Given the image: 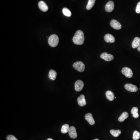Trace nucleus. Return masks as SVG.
<instances>
[{
	"instance_id": "26",
	"label": "nucleus",
	"mask_w": 140,
	"mask_h": 140,
	"mask_svg": "<svg viewBox=\"0 0 140 140\" xmlns=\"http://www.w3.org/2000/svg\"><path fill=\"white\" fill-rule=\"evenodd\" d=\"M136 11L137 13L140 14V2L138 3L136 8Z\"/></svg>"
},
{
	"instance_id": "20",
	"label": "nucleus",
	"mask_w": 140,
	"mask_h": 140,
	"mask_svg": "<svg viewBox=\"0 0 140 140\" xmlns=\"http://www.w3.org/2000/svg\"><path fill=\"white\" fill-rule=\"evenodd\" d=\"M69 129L70 127L69 125L67 124H65L62 126L61 131V133L63 134H66L69 132Z\"/></svg>"
},
{
	"instance_id": "14",
	"label": "nucleus",
	"mask_w": 140,
	"mask_h": 140,
	"mask_svg": "<svg viewBox=\"0 0 140 140\" xmlns=\"http://www.w3.org/2000/svg\"><path fill=\"white\" fill-rule=\"evenodd\" d=\"M104 40L108 43H113L115 41L114 37L112 35L109 33L106 34L104 36Z\"/></svg>"
},
{
	"instance_id": "27",
	"label": "nucleus",
	"mask_w": 140,
	"mask_h": 140,
	"mask_svg": "<svg viewBox=\"0 0 140 140\" xmlns=\"http://www.w3.org/2000/svg\"><path fill=\"white\" fill-rule=\"evenodd\" d=\"M138 50L139 52H140V46H139V47L138 48Z\"/></svg>"
},
{
	"instance_id": "17",
	"label": "nucleus",
	"mask_w": 140,
	"mask_h": 140,
	"mask_svg": "<svg viewBox=\"0 0 140 140\" xmlns=\"http://www.w3.org/2000/svg\"><path fill=\"white\" fill-rule=\"evenodd\" d=\"M131 114H132L133 117L135 118H137L139 117L138 114V109L137 107L132 108L131 111Z\"/></svg>"
},
{
	"instance_id": "1",
	"label": "nucleus",
	"mask_w": 140,
	"mask_h": 140,
	"mask_svg": "<svg viewBox=\"0 0 140 140\" xmlns=\"http://www.w3.org/2000/svg\"><path fill=\"white\" fill-rule=\"evenodd\" d=\"M72 41L76 45H81L83 44L84 41V36L82 31L78 30L76 31L73 37Z\"/></svg>"
},
{
	"instance_id": "19",
	"label": "nucleus",
	"mask_w": 140,
	"mask_h": 140,
	"mask_svg": "<svg viewBox=\"0 0 140 140\" xmlns=\"http://www.w3.org/2000/svg\"><path fill=\"white\" fill-rule=\"evenodd\" d=\"M57 76V73L54 70H51L49 72V77L50 79L55 80Z\"/></svg>"
},
{
	"instance_id": "4",
	"label": "nucleus",
	"mask_w": 140,
	"mask_h": 140,
	"mask_svg": "<svg viewBox=\"0 0 140 140\" xmlns=\"http://www.w3.org/2000/svg\"><path fill=\"white\" fill-rule=\"evenodd\" d=\"M122 73L127 78H132L133 76V73L132 70L130 68H128L127 67H125L122 69L121 71Z\"/></svg>"
},
{
	"instance_id": "3",
	"label": "nucleus",
	"mask_w": 140,
	"mask_h": 140,
	"mask_svg": "<svg viewBox=\"0 0 140 140\" xmlns=\"http://www.w3.org/2000/svg\"><path fill=\"white\" fill-rule=\"evenodd\" d=\"M73 67L75 69L80 72H83L85 69V65L82 61H77L74 63Z\"/></svg>"
},
{
	"instance_id": "13",
	"label": "nucleus",
	"mask_w": 140,
	"mask_h": 140,
	"mask_svg": "<svg viewBox=\"0 0 140 140\" xmlns=\"http://www.w3.org/2000/svg\"><path fill=\"white\" fill-rule=\"evenodd\" d=\"M85 119L89 124L91 125H93L95 124V121L93 119V117L92 116V114L90 113H88L85 115Z\"/></svg>"
},
{
	"instance_id": "5",
	"label": "nucleus",
	"mask_w": 140,
	"mask_h": 140,
	"mask_svg": "<svg viewBox=\"0 0 140 140\" xmlns=\"http://www.w3.org/2000/svg\"><path fill=\"white\" fill-rule=\"evenodd\" d=\"M125 88L128 91L130 92H135L138 91V87L136 85L132 84H126L125 85Z\"/></svg>"
},
{
	"instance_id": "28",
	"label": "nucleus",
	"mask_w": 140,
	"mask_h": 140,
	"mask_svg": "<svg viewBox=\"0 0 140 140\" xmlns=\"http://www.w3.org/2000/svg\"><path fill=\"white\" fill-rule=\"evenodd\" d=\"M47 140H53V139H52L49 138L48 139H47Z\"/></svg>"
},
{
	"instance_id": "9",
	"label": "nucleus",
	"mask_w": 140,
	"mask_h": 140,
	"mask_svg": "<svg viewBox=\"0 0 140 140\" xmlns=\"http://www.w3.org/2000/svg\"><path fill=\"white\" fill-rule=\"evenodd\" d=\"M110 25L113 28L116 30H120L122 27L121 24L115 20H111L110 22Z\"/></svg>"
},
{
	"instance_id": "10",
	"label": "nucleus",
	"mask_w": 140,
	"mask_h": 140,
	"mask_svg": "<svg viewBox=\"0 0 140 140\" xmlns=\"http://www.w3.org/2000/svg\"><path fill=\"white\" fill-rule=\"evenodd\" d=\"M69 134L70 138L72 139H76L77 138V134L76 129L74 126H71L70 127L69 131Z\"/></svg>"
},
{
	"instance_id": "30",
	"label": "nucleus",
	"mask_w": 140,
	"mask_h": 140,
	"mask_svg": "<svg viewBox=\"0 0 140 140\" xmlns=\"http://www.w3.org/2000/svg\"><path fill=\"white\" fill-rule=\"evenodd\" d=\"M114 98L115 99H116V97H115Z\"/></svg>"
},
{
	"instance_id": "15",
	"label": "nucleus",
	"mask_w": 140,
	"mask_h": 140,
	"mask_svg": "<svg viewBox=\"0 0 140 140\" xmlns=\"http://www.w3.org/2000/svg\"><path fill=\"white\" fill-rule=\"evenodd\" d=\"M140 46V38L136 37L132 43V47L133 48H138Z\"/></svg>"
},
{
	"instance_id": "22",
	"label": "nucleus",
	"mask_w": 140,
	"mask_h": 140,
	"mask_svg": "<svg viewBox=\"0 0 140 140\" xmlns=\"http://www.w3.org/2000/svg\"><path fill=\"white\" fill-rule=\"evenodd\" d=\"M63 13L64 15L65 16H67V17H71L72 15L71 12L69 9H68V8H63L62 10Z\"/></svg>"
},
{
	"instance_id": "6",
	"label": "nucleus",
	"mask_w": 140,
	"mask_h": 140,
	"mask_svg": "<svg viewBox=\"0 0 140 140\" xmlns=\"http://www.w3.org/2000/svg\"><path fill=\"white\" fill-rule=\"evenodd\" d=\"M75 89L77 91L82 90L84 87V83L80 80L77 81L75 83Z\"/></svg>"
},
{
	"instance_id": "7",
	"label": "nucleus",
	"mask_w": 140,
	"mask_h": 140,
	"mask_svg": "<svg viewBox=\"0 0 140 140\" xmlns=\"http://www.w3.org/2000/svg\"><path fill=\"white\" fill-rule=\"evenodd\" d=\"M100 57L106 61H110L113 60L114 58V56L110 54H108L107 53H104L100 55Z\"/></svg>"
},
{
	"instance_id": "21",
	"label": "nucleus",
	"mask_w": 140,
	"mask_h": 140,
	"mask_svg": "<svg viewBox=\"0 0 140 140\" xmlns=\"http://www.w3.org/2000/svg\"><path fill=\"white\" fill-rule=\"evenodd\" d=\"M95 0H89L86 6V9L87 10H90L95 5Z\"/></svg>"
},
{
	"instance_id": "24",
	"label": "nucleus",
	"mask_w": 140,
	"mask_h": 140,
	"mask_svg": "<svg viewBox=\"0 0 140 140\" xmlns=\"http://www.w3.org/2000/svg\"><path fill=\"white\" fill-rule=\"evenodd\" d=\"M140 138V133L137 130L134 131L133 139L134 140H138Z\"/></svg>"
},
{
	"instance_id": "11",
	"label": "nucleus",
	"mask_w": 140,
	"mask_h": 140,
	"mask_svg": "<svg viewBox=\"0 0 140 140\" xmlns=\"http://www.w3.org/2000/svg\"><path fill=\"white\" fill-rule=\"evenodd\" d=\"M38 6L41 11L43 12H46L48 10V7L45 2L41 1L38 3Z\"/></svg>"
},
{
	"instance_id": "2",
	"label": "nucleus",
	"mask_w": 140,
	"mask_h": 140,
	"mask_svg": "<svg viewBox=\"0 0 140 140\" xmlns=\"http://www.w3.org/2000/svg\"><path fill=\"white\" fill-rule=\"evenodd\" d=\"M48 44L52 47H55L58 45L59 43L58 37L56 34H53L48 39Z\"/></svg>"
},
{
	"instance_id": "29",
	"label": "nucleus",
	"mask_w": 140,
	"mask_h": 140,
	"mask_svg": "<svg viewBox=\"0 0 140 140\" xmlns=\"http://www.w3.org/2000/svg\"><path fill=\"white\" fill-rule=\"evenodd\" d=\"M100 140L99 139H94V140Z\"/></svg>"
},
{
	"instance_id": "25",
	"label": "nucleus",
	"mask_w": 140,
	"mask_h": 140,
	"mask_svg": "<svg viewBox=\"0 0 140 140\" xmlns=\"http://www.w3.org/2000/svg\"><path fill=\"white\" fill-rule=\"evenodd\" d=\"M6 139L7 140H18L15 137L12 135H9L7 136Z\"/></svg>"
},
{
	"instance_id": "16",
	"label": "nucleus",
	"mask_w": 140,
	"mask_h": 140,
	"mask_svg": "<svg viewBox=\"0 0 140 140\" xmlns=\"http://www.w3.org/2000/svg\"><path fill=\"white\" fill-rule=\"evenodd\" d=\"M106 95L107 99L110 101L114 100V94L112 91H108L106 93Z\"/></svg>"
},
{
	"instance_id": "8",
	"label": "nucleus",
	"mask_w": 140,
	"mask_h": 140,
	"mask_svg": "<svg viewBox=\"0 0 140 140\" xmlns=\"http://www.w3.org/2000/svg\"><path fill=\"white\" fill-rule=\"evenodd\" d=\"M114 8V4L113 1H109L106 5L105 7V9L107 12L109 13L112 11Z\"/></svg>"
},
{
	"instance_id": "23",
	"label": "nucleus",
	"mask_w": 140,
	"mask_h": 140,
	"mask_svg": "<svg viewBox=\"0 0 140 140\" xmlns=\"http://www.w3.org/2000/svg\"><path fill=\"white\" fill-rule=\"evenodd\" d=\"M110 133L114 137H117L121 134V131L119 130H110Z\"/></svg>"
},
{
	"instance_id": "18",
	"label": "nucleus",
	"mask_w": 140,
	"mask_h": 140,
	"mask_svg": "<svg viewBox=\"0 0 140 140\" xmlns=\"http://www.w3.org/2000/svg\"><path fill=\"white\" fill-rule=\"evenodd\" d=\"M128 116H129V114L127 112H123L119 117L118 120L120 122H123L125 121V119L127 118L128 117Z\"/></svg>"
},
{
	"instance_id": "12",
	"label": "nucleus",
	"mask_w": 140,
	"mask_h": 140,
	"mask_svg": "<svg viewBox=\"0 0 140 140\" xmlns=\"http://www.w3.org/2000/svg\"><path fill=\"white\" fill-rule=\"evenodd\" d=\"M78 104L79 106L83 107L86 104L85 96L84 95H81L78 98Z\"/></svg>"
}]
</instances>
